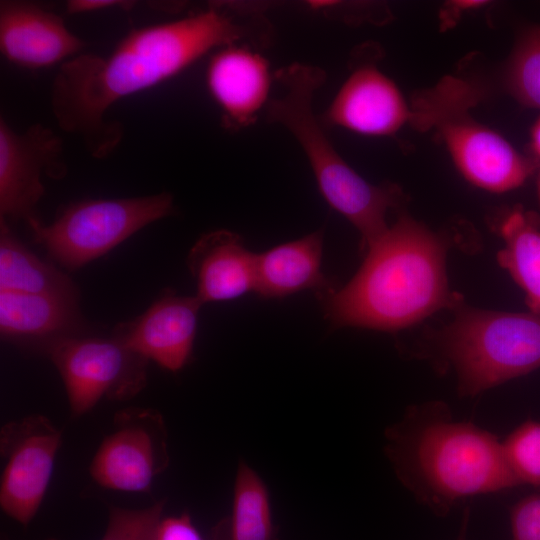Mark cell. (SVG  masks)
Here are the masks:
<instances>
[{
	"label": "cell",
	"mask_w": 540,
	"mask_h": 540,
	"mask_svg": "<svg viewBox=\"0 0 540 540\" xmlns=\"http://www.w3.org/2000/svg\"><path fill=\"white\" fill-rule=\"evenodd\" d=\"M241 35V26L213 8L134 29L107 57L80 53L61 63L51 86L52 113L92 157L106 158L123 137V126L104 118L113 104L176 76Z\"/></svg>",
	"instance_id": "obj_1"
},
{
	"label": "cell",
	"mask_w": 540,
	"mask_h": 540,
	"mask_svg": "<svg viewBox=\"0 0 540 540\" xmlns=\"http://www.w3.org/2000/svg\"><path fill=\"white\" fill-rule=\"evenodd\" d=\"M384 436V453L399 482L438 516L467 498L520 486L502 441L472 422L455 420L443 401L408 406Z\"/></svg>",
	"instance_id": "obj_2"
},
{
	"label": "cell",
	"mask_w": 540,
	"mask_h": 540,
	"mask_svg": "<svg viewBox=\"0 0 540 540\" xmlns=\"http://www.w3.org/2000/svg\"><path fill=\"white\" fill-rule=\"evenodd\" d=\"M366 251L345 286L319 294L334 328L393 332L456 301L448 288L446 243L409 216H400Z\"/></svg>",
	"instance_id": "obj_3"
},
{
	"label": "cell",
	"mask_w": 540,
	"mask_h": 540,
	"mask_svg": "<svg viewBox=\"0 0 540 540\" xmlns=\"http://www.w3.org/2000/svg\"><path fill=\"white\" fill-rule=\"evenodd\" d=\"M285 93L268 104V116L284 125L300 143L326 202L359 231L362 247L376 242L389 228L386 215L399 199L395 188L375 186L362 178L333 147L312 110L314 92L324 73L293 64L276 75Z\"/></svg>",
	"instance_id": "obj_4"
},
{
	"label": "cell",
	"mask_w": 540,
	"mask_h": 540,
	"mask_svg": "<svg viewBox=\"0 0 540 540\" xmlns=\"http://www.w3.org/2000/svg\"><path fill=\"white\" fill-rule=\"evenodd\" d=\"M439 367L452 368L462 397H474L540 367V315L463 309L439 334Z\"/></svg>",
	"instance_id": "obj_5"
},
{
	"label": "cell",
	"mask_w": 540,
	"mask_h": 540,
	"mask_svg": "<svg viewBox=\"0 0 540 540\" xmlns=\"http://www.w3.org/2000/svg\"><path fill=\"white\" fill-rule=\"evenodd\" d=\"M475 100L468 83L447 78L422 100L426 124L439 128L456 167L475 186L496 193L522 186L539 162L470 118L466 109Z\"/></svg>",
	"instance_id": "obj_6"
},
{
	"label": "cell",
	"mask_w": 540,
	"mask_h": 540,
	"mask_svg": "<svg viewBox=\"0 0 540 540\" xmlns=\"http://www.w3.org/2000/svg\"><path fill=\"white\" fill-rule=\"evenodd\" d=\"M173 211V196L162 192L142 197L83 200L65 207L50 225H44L38 218L27 224L34 240L54 260L76 270Z\"/></svg>",
	"instance_id": "obj_7"
},
{
	"label": "cell",
	"mask_w": 540,
	"mask_h": 540,
	"mask_svg": "<svg viewBox=\"0 0 540 540\" xmlns=\"http://www.w3.org/2000/svg\"><path fill=\"white\" fill-rule=\"evenodd\" d=\"M46 354L63 381L74 418L103 398L130 400L147 384L149 360L115 337H66L52 343Z\"/></svg>",
	"instance_id": "obj_8"
},
{
	"label": "cell",
	"mask_w": 540,
	"mask_h": 540,
	"mask_svg": "<svg viewBox=\"0 0 540 540\" xmlns=\"http://www.w3.org/2000/svg\"><path fill=\"white\" fill-rule=\"evenodd\" d=\"M168 430L162 414L150 407L118 410L89 467L100 487L150 493L154 480L168 468Z\"/></svg>",
	"instance_id": "obj_9"
},
{
	"label": "cell",
	"mask_w": 540,
	"mask_h": 540,
	"mask_svg": "<svg viewBox=\"0 0 540 540\" xmlns=\"http://www.w3.org/2000/svg\"><path fill=\"white\" fill-rule=\"evenodd\" d=\"M62 438V431L41 414L9 421L0 429V507L23 526L44 500Z\"/></svg>",
	"instance_id": "obj_10"
},
{
	"label": "cell",
	"mask_w": 540,
	"mask_h": 540,
	"mask_svg": "<svg viewBox=\"0 0 540 540\" xmlns=\"http://www.w3.org/2000/svg\"><path fill=\"white\" fill-rule=\"evenodd\" d=\"M43 174L55 180L67 174L61 139L41 124L17 133L1 117V218L27 223L37 218L35 208L45 191L41 181Z\"/></svg>",
	"instance_id": "obj_11"
},
{
	"label": "cell",
	"mask_w": 540,
	"mask_h": 540,
	"mask_svg": "<svg viewBox=\"0 0 540 540\" xmlns=\"http://www.w3.org/2000/svg\"><path fill=\"white\" fill-rule=\"evenodd\" d=\"M202 305L196 296L167 293L139 317L118 325L113 337L160 367L179 371L191 357Z\"/></svg>",
	"instance_id": "obj_12"
},
{
	"label": "cell",
	"mask_w": 540,
	"mask_h": 540,
	"mask_svg": "<svg viewBox=\"0 0 540 540\" xmlns=\"http://www.w3.org/2000/svg\"><path fill=\"white\" fill-rule=\"evenodd\" d=\"M417 118L397 85L370 65L350 74L326 112L329 124L369 136L392 135Z\"/></svg>",
	"instance_id": "obj_13"
},
{
	"label": "cell",
	"mask_w": 540,
	"mask_h": 540,
	"mask_svg": "<svg viewBox=\"0 0 540 540\" xmlns=\"http://www.w3.org/2000/svg\"><path fill=\"white\" fill-rule=\"evenodd\" d=\"M84 45L61 16L30 2L1 1L0 50L9 62L47 68L77 56Z\"/></svg>",
	"instance_id": "obj_14"
},
{
	"label": "cell",
	"mask_w": 540,
	"mask_h": 540,
	"mask_svg": "<svg viewBox=\"0 0 540 540\" xmlns=\"http://www.w3.org/2000/svg\"><path fill=\"white\" fill-rule=\"evenodd\" d=\"M257 254L237 233L215 230L201 236L190 249L187 264L203 303L241 297L256 287Z\"/></svg>",
	"instance_id": "obj_15"
},
{
	"label": "cell",
	"mask_w": 540,
	"mask_h": 540,
	"mask_svg": "<svg viewBox=\"0 0 540 540\" xmlns=\"http://www.w3.org/2000/svg\"><path fill=\"white\" fill-rule=\"evenodd\" d=\"M206 84L227 123L245 126L254 121L268 100L270 69L259 53L231 44L212 56Z\"/></svg>",
	"instance_id": "obj_16"
},
{
	"label": "cell",
	"mask_w": 540,
	"mask_h": 540,
	"mask_svg": "<svg viewBox=\"0 0 540 540\" xmlns=\"http://www.w3.org/2000/svg\"><path fill=\"white\" fill-rule=\"evenodd\" d=\"M78 302L61 297L0 290V331L5 339L46 353L55 341L77 336Z\"/></svg>",
	"instance_id": "obj_17"
},
{
	"label": "cell",
	"mask_w": 540,
	"mask_h": 540,
	"mask_svg": "<svg viewBox=\"0 0 540 540\" xmlns=\"http://www.w3.org/2000/svg\"><path fill=\"white\" fill-rule=\"evenodd\" d=\"M323 230L257 254L255 292L263 298H283L300 291L319 294L333 288L321 270Z\"/></svg>",
	"instance_id": "obj_18"
},
{
	"label": "cell",
	"mask_w": 540,
	"mask_h": 540,
	"mask_svg": "<svg viewBox=\"0 0 540 540\" xmlns=\"http://www.w3.org/2000/svg\"><path fill=\"white\" fill-rule=\"evenodd\" d=\"M209 540H280L268 488L243 461L236 471L231 510L211 529Z\"/></svg>",
	"instance_id": "obj_19"
},
{
	"label": "cell",
	"mask_w": 540,
	"mask_h": 540,
	"mask_svg": "<svg viewBox=\"0 0 540 540\" xmlns=\"http://www.w3.org/2000/svg\"><path fill=\"white\" fill-rule=\"evenodd\" d=\"M0 290L42 294L78 302L79 292L62 271L38 258L0 221Z\"/></svg>",
	"instance_id": "obj_20"
},
{
	"label": "cell",
	"mask_w": 540,
	"mask_h": 540,
	"mask_svg": "<svg viewBox=\"0 0 540 540\" xmlns=\"http://www.w3.org/2000/svg\"><path fill=\"white\" fill-rule=\"evenodd\" d=\"M505 246L499 265L521 288L530 312L540 315V215L517 207L500 225Z\"/></svg>",
	"instance_id": "obj_21"
},
{
	"label": "cell",
	"mask_w": 540,
	"mask_h": 540,
	"mask_svg": "<svg viewBox=\"0 0 540 540\" xmlns=\"http://www.w3.org/2000/svg\"><path fill=\"white\" fill-rule=\"evenodd\" d=\"M505 83L520 103L540 109V25L521 33L506 67Z\"/></svg>",
	"instance_id": "obj_22"
},
{
	"label": "cell",
	"mask_w": 540,
	"mask_h": 540,
	"mask_svg": "<svg viewBox=\"0 0 540 540\" xmlns=\"http://www.w3.org/2000/svg\"><path fill=\"white\" fill-rule=\"evenodd\" d=\"M505 460L519 485L540 489V422L528 420L502 441Z\"/></svg>",
	"instance_id": "obj_23"
},
{
	"label": "cell",
	"mask_w": 540,
	"mask_h": 540,
	"mask_svg": "<svg viewBox=\"0 0 540 540\" xmlns=\"http://www.w3.org/2000/svg\"><path fill=\"white\" fill-rule=\"evenodd\" d=\"M165 505V499L141 509L110 505L101 540H155Z\"/></svg>",
	"instance_id": "obj_24"
},
{
	"label": "cell",
	"mask_w": 540,
	"mask_h": 540,
	"mask_svg": "<svg viewBox=\"0 0 540 540\" xmlns=\"http://www.w3.org/2000/svg\"><path fill=\"white\" fill-rule=\"evenodd\" d=\"M512 540H540V493L520 499L510 509Z\"/></svg>",
	"instance_id": "obj_25"
},
{
	"label": "cell",
	"mask_w": 540,
	"mask_h": 540,
	"mask_svg": "<svg viewBox=\"0 0 540 540\" xmlns=\"http://www.w3.org/2000/svg\"><path fill=\"white\" fill-rule=\"evenodd\" d=\"M155 540H204L191 516L182 513L177 516H166L161 519Z\"/></svg>",
	"instance_id": "obj_26"
},
{
	"label": "cell",
	"mask_w": 540,
	"mask_h": 540,
	"mask_svg": "<svg viewBox=\"0 0 540 540\" xmlns=\"http://www.w3.org/2000/svg\"><path fill=\"white\" fill-rule=\"evenodd\" d=\"M135 6L134 1L123 0H70L66 5L68 14L88 13L106 9L130 10Z\"/></svg>",
	"instance_id": "obj_27"
},
{
	"label": "cell",
	"mask_w": 540,
	"mask_h": 540,
	"mask_svg": "<svg viewBox=\"0 0 540 540\" xmlns=\"http://www.w3.org/2000/svg\"><path fill=\"white\" fill-rule=\"evenodd\" d=\"M531 149L534 154V158L540 162V116L537 118L531 128Z\"/></svg>",
	"instance_id": "obj_28"
},
{
	"label": "cell",
	"mask_w": 540,
	"mask_h": 540,
	"mask_svg": "<svg viewBox=\"0 0 540 540\" xmlns=\"http://www.w3.org/2000/svg\"><path fill=\"white\" fill-rule=\"evenodd\" d=\"M469 516H470V509L469 507H466L463 518H462V525H461L460 533L457 540H466V531H467V526L469 522Z\"/></svg>",
	"instance_id": "obj_29"
},
{
	"label": "cell",
	"mask_w": 540,
	"mask_h": 540,
	"mask_svg": "<svg viewBox=\"0 0 540 540\" xmlns=\"http://www.w3.org/2000/svg\"><path fill=\"white\" fill-rule=\"evenodd\" d=\"M537 198H538V204L540 209V172L537 177Z\"/></svg>",
	"instance_id": "obj_30"
},
{
	"label": "cell",
	"mask_w": 540,
	"mask_h": 540,
	"mask_svg": "<svg viewBox=\"0 0 540 540\" xmlns=\"http://www.w3.org/2000/svg\"><path fill=\"white\" fill-rule=\"evenodd\" d=\"M47 540H58V539H55V538H50V539H47Z\"/></svg>",
	"instance_id": "obj_31"
}]
</instances>
